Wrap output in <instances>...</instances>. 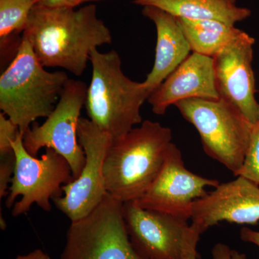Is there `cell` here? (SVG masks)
<instances>
[{
  "instance_id": "obj_10",
  "label": "cell",
  "mask_w": 259,
  "mask_h": 259,
  "mask_svg": "<svg viewBox=\"0 0 259 259\" xmlns=\"http://www.w3.org/2000/svg\"><path fill=\"white\" fill-rule=\"evenodd\" d=\"M219 185L218 180L199 176L187 169L182 152L172 143L156 180L135 202L142 208L189 221L194 202L207 195V187L215 188Z\"/></svg>"
},
{
  "instance_id": "obj_6",
  "label": "cell",
  "mask_w": 259,
  "mask_h": 259,
  "mask_svg": "<svg viewBox=\"0 0 259 259\" xmlns=\"http://www.w3.org/2000/svg\"><path fill=\"white\" fill-rule=\"evenodd\" d=\"M12 146L16 163L6 207H13V217L28 212L34 204L50 212L51 202L64 194L63 186L74 180L69 162L51 148H47L40 158L32 156L24 146L20 132Z\"/></svg>"
},
{
  "instance_id": "obj_19",
  "label": "cell",
  "mask_w": 259,
  "mask_h": 259,
  "mask_svg": "<svg viewBox=\"0 0 259 259\" xmlns=\"http://www.w3.org/2000/svg\"><path fill=\"white\" fill-rule=\"evenodd\" d=\"M238 176L259 186V121L253 125L249 146Z\"/></svg>"
},
{
  "instance_id": "obj_12",
  "label": "cell",
  "mask_w": 259,
  "mask_h": 259,
  "mask_svg": "<svg viewBox=\"0 0 259 259\" xmlns=\"http://www.w3.org/2000/svg\"><path fill=\"white\" fill-rule=\"evenodd\" d=\"M255 39L243 31L213 59L216 88L221 98L236 107L252 123L259 121L253 63Z\"/></svg>"
},
{
  "instance_id": "obj_11",
  "label": "cell",
  "mask_w": 259,
  "mask_h": 259,
  "mask_svg": "<svg viewBox=\"0 0 259 259\" xmlns=\"http://www.w3.org/2000/svg\"><path fill=\"white\" fill-rule=\"evenodd\" d=\"M130 241L143 259H182L188 221L144 209L135 201L123 203Z\"/></svg>"
},
{
  "instance_id": "obj_22",
  "label": "cell",
  "mask_w": 259,
  "mask_h": 259,
  "mask_svg": "<svg viewBox=\"0 0 259 259\" xmlns=\"http://www.w3.org/2000/svg\"><path fill=\"white\" fill-rule=\"evenodd\" d=\"M200 236L201 233L197 227L191 223L186 231L182 259H197V246Z\"/></svg>"
},
{
  "instance_id": "obj_26",
  "label": "cell",
  "mask_w": 259,
  "mask_h": 259,
  "mask_svg": "<svg viewBox=\"0 0 259 259\" xmlns=\"http://www.w3.org/2000/svg\"><path fill=\"white\" fill-rule=\"evenodd\" d=\"M12 259H51L47 253L41 249H35L27 253V254L19 255Z\"/></svg>"
},
{
  "instance_id": "obj_14",
  "label": "cell",
  "mask_w": 259,
  "mask_h": 259,
  "mask_svg": "<svg viewBox=\"0 0 259 259\" xmlns=\"http://www.w3.org/2000/svg\"><path fill=\"white\" fill-rule=\"evenodd\" d=\"M218 100L213 59L192 53L148 98L153 113L163 115L168 107L189 99Z\"/></svg>"
},
{
  "instance_id": "obj_2",
  "label": "cell",
  "mask_w": 259,
  "mask_h": 259,
  "mask_svg": "<svg viewBox=\"0 0 259 259\" xmlns=\"http://www.w3.org/2000/svg\"><path fill=\"white\" fill-rule=\"evenodd\" d=\"M172 138L169 127L146 120L112 140L103 168L107 193L123 203L142 197L161 171Z\"/></svg>"
},
{
  "instance_id": "obj_13",
  "label": "cell",
  "mask_w": 259,
  "mask_h": 259,
  "mask_svg": "<svg viewBox=\"0 0 259 259\" xmlns=\"http://www.w3.org/2000/svg\"><path fill=\"white\" fill-rule=\"evenodd\" d=\"M237 177L194 202L191 221L201 234L223 221L253 226L259 222V186Z\"/></svg>"
},
{
  "instance_id": "obj_15",
  "label": "cell",
  "mask_w": 259,
  "mask_h": 259,
  "mask_svg": "<svg viewBox=\"0 0 259 259\" xmlns=\"http://www.w3.org/2000/svg\"><path fill=\"white\" fill-rule=\"evenodd\" d=\"M142 13L155 24L157 32L154 64L144 81L151 94L190 55L192 50L175 16L153 6L144 7Z\"/></svg>"
},
{
  "instance_id": "obj_18",
  "label": "cell",
  "mask_w": 259,
  "mask_h": 259,
  "mask_svg": "<svg viewBox=\"0 0 259 259\" xmlns=\"http://www.w3.org/2000/svg\"><path fill=\"white\" fill-rule=\"evenodd\" d=\"M37 0H0L1 41L12 34L24 31Z\"/></svg>"
},
{
  "instance_id": "obj_20",
  "label": "cell",
  "mask_w": 259,
  "mask_h": 259,
  "mask_svg": "<svg viewBox=\"0 0 259 259\" xmlns=\"http://www.w3.org/2000/svg\"><path fill=\"white\" fill-rule=\"evenodd\" d=\"M20 128L3 112L0 114V155L13 152L12 143L15 141Z\"/></svg>"
},
{
  "instance_id": "obj_21",
  "label": "cell",
  "mask_w": 259,
  "mask_h": 259,
  "mask_svg": "<svg viewBox=\"0 0 259 259\" xmlns=\"http://www.w3.org/2000/svg\"><path fill=\"white\" fill-rule=\"evenodd\" d=\"M16 158L14 151L0 155V200L8 197L14 175Z\"/></svg>"
},
{
  "instance_id": "obj_27",
  "label": "cell",
  "mask_w": 259,
  "mask_h": 259,
  "mask_svg": "<svg viewBox=\"0 0 259 259\" xmlns=\"http://www.w3.org/2000/svg\"><path fill=\"white\" fill-rule=\"evenodd\" d=\"M96 1H103V0H84V3H88V2H96Z\"/></svg>"
},
{
  "instance_id": "obj_3",
  "label": "cell",
  "mask_w": 259,
  "mask_h": 259,
  "mask_svg": "<svg viewBox=\"0 0 259 259\" xmlns=\"http://www.w3.org/2000/svg\"><path fill=\"white\" fill-rule=\"evenodd\" d=\"M90 61L93 75L85 102L89 120L112 139H120L142 123L141 107L151 94L144 81L125 76L117 51L93 49Z\"/></svg>"
},
{
  "instance_id": "obj_5",
  "label": "cell",
  "mask_w": 259,
  "mask_h": 259,
  "mask_svg": "<svg viewBox=\"0 0 259 259\" xmlns=\"http://www.w3.org/2000/svg\"><path fill=\"white\" fill-rule=\"evenodd\" d=\"M175 106L198 131L206 154L238 176L254 124L221 97L218 100L189 99L177 102Z\"/></svg>"
},
{
  "instance_id": "obj_4",
  "label": "cell",
  "mask_w": 259,
  "mask_h": 259,
  "mask_svg": "<svg viewBox=\"0 0 259 259\" xmlns=\"http://www.w3.org/2000/svg\"><path fill=\"white\" fill-rule=\"evenodd\" d=\"M45 68L22 38L14 59L0 76V109L22 134L37 119L52 113L69 79L64 71Z\"/></svg>"
},
{
  "instance_id": "obj_1",
  "label": "cell",
  "mask_w": 259,
  "mask_h": 259,
  "mask_svg": "<svg viewBox=\"0 0 259 259\" xmlns=\"http://www.w3.org/2000/svg\"><path fill=\"white\" fill-rule=\"evenodd\" d=\"M23 33L44 67L61 68L76 76L84 72L93 49L112 41L95 5L75 10L36 4Z\"/></svg>"
},
{
  "instance_id": "obj_23",
  "label": "cell",
  "mask_w": 259,
  "mask_h": 259,
  "mask_svg": "<svg viewBox=\"0 0 259 259\" xmlns=\"http://www.w3.org/2000/svg\"><path fill=\"white\" fill-rule=\"evenodd\" d=\"M213 259H246V255L232 249L224 243H217L212 250Z\"/></svg>"
},
{
  "instance_id": "obj_16",
  "label": "cell",
  "mask_w": 259,
  "mask_h": 259,
  "mask_svg": "<svg viewBox=\"0 0 259 259\" xmlns=\"http://www.w3.org/2000/svg\"><path fill=\"white\" fill-rule=\"evenodd\" d=\"M134 3L159 8L175 18L218 20L231 25L251 14L248 8L236 6L230 0H134Z\"/></svg>"
},
{
  "instance_id": "obj_24",
  "label": "cell",
  "mask_w": 259,
  "mask_h": 259,
  "mask_svg": "<svg viewBox=\"0 0 259 259\" xmlns=\"http://www.w3.org/2000/svg\"><path fill=\"white\" fill-rule=\"evenodd\" d=\"M84 0H37V5L50 8H75Z\"/></svg>"
},
{
  "instance_id": "obj_25",
  "label": "cell",
  "mask_w": 259,
  "mask_h": 259,
  "mask_svg": "<svg viewBox=\"0 0 259 259\" xmlns=\"http://www.w3.org/2000/svg\"><path fill=\"white\" fill-rule=\"evenodd\" d=\"M242 241L253 243L259 247V231H253L249 228H243L240 233Z\"/></svg>"
},
{
  "instance_id": "obj_7",
  "label": "cell",
  "mask_w": 259,
  "mask_h": 259,
  "mask_svg": "<svg viewBox=\"0 0 259 259\" xmlns=\"http://www.w3.org/2000/svg\"><path fill=\"white\" fill-rule=\"evenodd\" d=\"M60 259H143L130 241L123 202L107 194L93 212L72 221Z\"/></svg>"
},
{
  "instance_id": "obj_28",
  "label": "cell",
  "mask_w": 259,
  "mask_h": 259,
  "mask_svg": "<svg viewBox=\"0 0 259 259\" xmlns=\"http://www.w3.org/2000/svg\"><path fill=\"white\" fill-rule=\"evenodd\" d=\"M230 1L232 2L233 3H234V4H236V0H230Z\"/></svg>"
},
{
  "instance_id": "obj_9",
  "label": "cell",
  "mask_w": 259,
  "mask_h": 259,
  "mask_svg": "<svg viewBox=\"0 0 259 259\" xmlns=\"http://www.w3.org/2000/svg\"><path fill=\"white\" fill-rule=\"evenodd\" d=\"M77 135L86 157L84 166L78 178L63 186V195L53 200L56 208L71 222L88 215L106 196L104 163L113 140L89 119L82 117Z\"/></svg>"
},
{
  "instance_id": "obj_17",
  "label": "cell",
  "mask_w": 259,
  "mask_h": 259,
  "mask_svg": "<svg viewBox=\"0 0 259 259\" xmlns=\"http://www.w3.org/2000/svg\"><path fill=\"white\" fill-rule=\"evenodd\" d=\"M193 53L214 57L241 35L243 30L218 20L177 18Z\"/></svg>"
},
{
  "instance_id": "obj_8",
  "label": "cell",
  "mask_w": 259,
  "mask_h": 259,
  "mask_svg": "<svg viewBox=\"0 0 259 259\" xmlns=\"http://www.w3.org/2000/svg\"><path fill=\"white\" fill-rule=\"evenodd\" d=\"M88 88L83 81L69 78L47 120L42 125L33 122L23 134L24 146L30 155L36 156L42 148L54 149L69 162L74 180L81 175L86 161L77 129Z\"/></svg>"
}]
</instances>
